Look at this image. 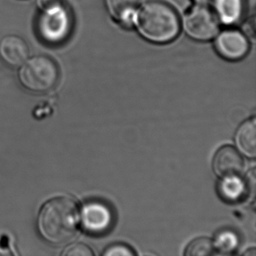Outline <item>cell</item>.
Here are the masks:
<instances>
[{"label": "cell", "instance_id": "1", "mask_svg": "<svg viewBox=\"0 0 256 256\" xmlns=\"http://www.w3.org/2000/svg\"><path fill=\"white\" fill-rule=\"evenodd\" d=\"M78 218V208L72 198H54L40 209L37 228L47 242L60 245L68 242L76 235Z\"/></svg>", "mask_w": 256, "mask_h": 256}, {"label": "cell", "instance_id": "2", "mask_svg": "<svg viewBox=\"0 0 256 256\" xmlns=\"http://www.w3.org/2000/svg\"><path fill=\"white\" fill-rule=\"evenodd\" d=\"M138 30L148 41L167 43L178 36L180 22L173 8L160 1L144 6L136 18Z\"/></svg>", "mask_w": 256, "mask_h": 256}, {"label": "cell", "instance_id": "3", "mask_svg": "<svg viewBox=\"0 0 256 256\" xmlns=\"http://www.w3.org/2000/svg\"><path fill=\"white\" fill-rule=\"evenodd\" d=\"M19 71L22 86L34 94H46L55 88L59 80L56 62L47 56H36L26 60Z\"/></svg>", "mask_w": 256, "mask_h": 256}, {"label": "cell", "instance_id": "4", "mask_svg": "<svg viewBox=\"0 0 256 256\" xmlns=\"http://www.w3.org/2000/svg\"><path fill=\"white\" fill-rule=\"evenodd\" d=\"M72 25V16L62 4L42 11L37 22V31L40 38L48 44H60L68 38Z\"/></svg>", "mask_w": 256, "mask_h": 256}, {"label": "cell", "instance_id": "5", "mask_svg": "<svg viewBox=\"0 0 256 256\" xmlns=\"http://www.w3.org/2000/svg\"><path fill=\"white\" fill-rule=\"evenodd\" d=\"M184 28L188 36L198 41H208L218 32L216 18L205 6L194 7L186 14Z\"/></svg>", "mask_w": 256, "mask_h": 256}, {"label": "cell", "instance_id": "6", "mask_svg": "<svg viewBox=\"0 0 256 256\" xmlns=\"http://www.w3.org/2000/svg\"><path fill=\"white\" fill-rule=\"evenodd\" d=\"M114 216L110 208L103 202H90L82 211V224L86 233L102 234L110 230Z\"/></svg>", "mask_w": 256, "mask_h": 256}, {"label": "cell", "instance_id": "7", "mask_svg": "<svg viewBox=\"0 0 256 256\" xmlns=\"http://www.w3.org/2000/svg\"><path fill=\"white\" fill-rule=\"evenodd\" d=\"M218 53L224 59L238 60L248 53L250 46L244 34L234 30L223 31L215 42Z\"/></svg>", "mask_w": 256, "mask_h": 256}, {"label": "cell", "instance_id": "8", "mask_svg": "<svg viewBox=\"0 0 256 256\" xmlns=\"http://www.w3.org/2000/svg\"><path fill=\"white\" fill-rule=\"evenodd\" d=\"M244 160L233 146H222L214 156V170L218 176L222 178L238 176L244 170Z\"/></svg>", "mask_w": 256, "mask_h": 256}, {"label": "cell", "instance_id": "9", "mask_svg": "<svg viewBox=\"0 0 256 256\" xmlns=\"http://www.w3.org/2000/svg\"><path fill=\"white\" fill-rule=\"evenodd\" d=\"M0 56L11 66H20L29 58V47L20 37L7 36L0 41Z\"/></svg>", "mask_w": 256, "mask_h": 256}, {"label": "cell", "instance_id": "10", "mask_svg": "<svg viewBox=\"0 0 256 256\" xmlns=\"http://www.w3.org/2000/svg\"><path fill=\"white\" fill-rule=\"evenodd\" d=\"M214 10L224 24H236L244 14V0H212Z\"/></svg>", "mask_w": 256, "mask_h": 256}, {"label": "cell", "instance_id": "11", "mask_svg": "<svg viewBox=\"0 0 256 256\" xmlns=\"http://www.w3.org/2000/svg\"><path fill=\"white\" fill-rule=\"evenodd\" d=\"M218 188L222 198L230 203H235L242 200L247 190L245 182L238 176L224 178L220 182Z\"/></svg>", "mask_w": 256, "mask_h": 256}, {"label": "cell", "instance_id": "12", "mask_svg": "<svg viewBox=\"0 0 256 256\" xmlns=\"http://www.w3.org/2000/svg\"><path fill=\"white\" fill-rule=\"evenodd\" d=\"M236 144L244 154L250 157L256 155V124L254 119L242 124L236 136Z\"/></svg>", "mask_w": 256, "mask_h": 256}, {"label": "cell", "instance_id": "13", "mask_svg": "<svg viewBox=\"0 0 256 256\" xmlns=\"http://www.w3.org/2000/svg\"><path fill=\"white\" fill-rule=\"evenodd\" d=\"M139 0H106V6L116 20L130 23Z\"/></svg>", "mask_w": 256, "mask_h": 256}, {"label": "cell", "instance_id": "14", "mask_svg": "<svg viewBox=\"0 0 256 256\" xmlns=\"http://www.w3.org/2000/svg\"><path fill=\"white\" fill-rule=\"evenodd\" d=\"M239 244L238 234L227 229L217 234L214 245L221 252L232 253L238 248Z\"/></svg>", "mask_w": 256, "mask_h": 256}, {"label": "cell", "instance_id": "15", "mask_svg": "<svg viewBox=\"0 0 256 256\" xmlns=\"http://www.w3.org/2000/svg\"><path fill=\"white\" fill-rule=\"evenodd\" d=\"M214 252V245L208 238H198L192 241L185 252L186 256H211Z\"/></svg>", "mask_w": 256, "mask_h": 256}, {"label": "cell", "instance_id": "16", "mask_svg": "<svg viewBox=\"0 0 256 256\" xmlns=\"http://www.w3.org/2000/svg\"><path fill=\"white\" fill-rule=\"evenodd\" d=\"M62 256H92L94 252L90 247L84 244H72L68 246L62 252Z\"/></svg>", "mask_w": 256, "mask_h": 256}, {"label": "cell", "instance_id": "17", "mask_svg": "<svg viewBox=\"0 0 256 256\" xmlns=\"http://www.w3.org/2000/svg\"><path fill=\"white\" fill-rule=\"evenodd\" d=\"M104 256H134V252L126 245L122 244H115V245H112L108 248H106L104 252L103 253Z\"/></svg>", "mask_w": 256, "mask_h": 256}, {"label": "cell", "instance_id": "18", "mask_svg": "<svg viewBox=\"0 0 256 256\" xmlns=\"http://www.w3.org/2000/svg\"><path fill=\"white\" fill-rule=\"evenodd\" d=\"M37 4L42 11L52 10L55 7L62 5V0H37Z\"/></svg>", "mask_w": 256, "mask_h": 256}, {"label": "cell", "instance_id": "19", "mask_svg": "<svg viewBox=\"0 0 256 256\" xmlns=\"http://www.w3.org/2000/svg\"><path fill=\"white\" fill-rule=\"evenodd\" d=\"M13 253L8 246L7 239L4 238L0 241V256H12Z\"/></svg>", "mask_w": 256, "mask_h": 256}]
</instances>
